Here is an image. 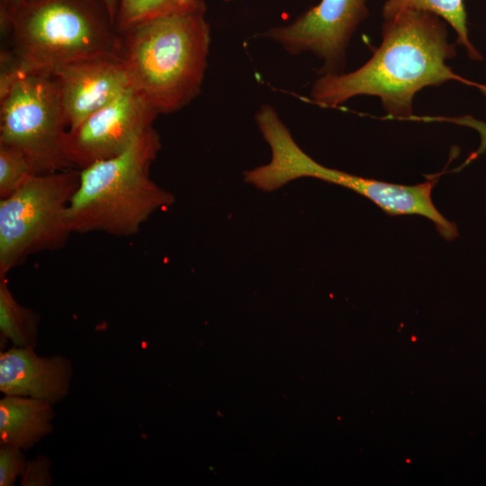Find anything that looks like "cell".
Segmentation results:
<instances>
[{"mask_svg":"<svg viewBox=\"0 0 486 486\" xmlns=\"http://www.w3.org/2000/svg\"><path fill=\"white\" fill-rule=\"evenodd\" d=\"M382 39L371 58L357 69L320 76L311 86L310 100L331 108L357 95L377 96L389 118L409 120L413 98L424 87L453 80L470 84L446 64L456 50L439 16L405 11L383 21Z\"/></svg>","mask_w":486,"mask_h":486,"instance_id":"1","label":"cell"},{"mask_svg":"<svg viewBox=\"0 0 486 486\" xmlns=\"http://www.w3.org/2000/svg\"><path fill=\"white\" fill-rule=\"evenodd\" d=\"M205 13H175L120 33L130 86L158 114L179 111L201 91L211 41Z\"/></svg>","mask_w":486,"mask_h":486,"instance_id":"2","label":"cell"},{"mask_svg":"<svg viewBox=\"0 0 486 486\" xmlns=\"http://www.w3.org/2000/svg\"><path fill=\"white\" fill-rule=\"evenodd\" d=\"M0 21L26 72L50 75L77 60L121 55V34L103 0L0 2Z\"/></svg>","mask_w":486,"mask_h":486,"instance_id":"3","label":"cell"},{"mask_svg":"<svg viewBox=\"0 0 486 486\" xmlns=\"http://www.w3.org/2000/svg\"><path fill=\"white\" fill-rule=\"evenodd\" d=\"M160 148L159 135L152 126L122 153L80 169L68 206L73 233L130 237L155 212L171 205L174 195L149 175Z\"/></svg>","mask_w":486,"mask_h":486,"instance_id":"4","label":"cell"},{"mask_svg":"<svg viewBox=\"0 0 486 486\" xmlns=\"http://www.w3.org/2000/svg\"><path fill=\"white\" fill-rule=\"evenodd\" d=\"M79 183L69 168L33 175L0 200V277L31 255L61 248L73 233L68 206Z\"/></svg>","mask_w":486,"mask_h":486,"instance_id":"5","label":"cell"},{"mask_svg":"<svg viewBox=\"0 0 486 486\" xmlns=\"http://www.w3.org/2000/svg\"><path fill=\"white\" fill-rule=\"evenodd\" d=\"M68 130L50 75L22 70L0 94V144L21 151L35 175L74 168L64 150Z\"/></svg>","mask_w":486,"mask_h":486,"instance_id":"6","label":"cell"},{"mask_svg":"<svg viewBox=\"0 0 486 486\" xmlns=\"http://www.w3.org/2000/svg\"><path fill=\"white\" fill-rule=\"evenodd\" d=\"M367 16V0H321L292 22L263 35L292 55L314 54L323 62L321 75L339 74L350 40Z\"/></svg>","mask_w":486,"mask_h":486,"instance_id":"7","label":"cell"},{"mask_svg":"<svg viewBox=\"0 0 486 486\" xmlns=\"http://www.w3.org/2000/svg\"><path fill=\"white\" fill-rule=\"evenodd\" d=\"M158 114L131 86L97 110L65 135L64 150L74 168L82 169L96 161L126 150Z\"/></svg>","mask_w":486,"mask_h":486,"instance_id":"8","label":"cell"},{"mask_svg":"<svg viewBox=\"0 0 486 486\" xmlns=\"http://www.w3.org/2000/svg\"><path fill=\"white\" fill-rule=\"evenodd\" d=\"M50 76L57 86L68 129L130 87L129 72L121 55L77 60Z\"/></svg>","mask_w":486,"mask_h":486,"instance_id":"9","label":"cell"},{"mask_svg":"<svg viewBox=\"0 0 486 486\" xmlns=\"http://www.w3.org/2000/svg\"><path fill=\"white\" fill-rule=\"evenodd\" d=\"M71 362L63 356L42 357L34 347L14 346L0 353V392L32 397L51 404L69 392Z\"/></svg>","mask_w":486,"mask_h":486,"instance_id":"10","label":"cell"},{"mask_svg":"<svg viewBox=\"0 0 486 486\" xmlns=\"http://www.w3.org/2000/svg\"><path fill=\"white\" fill-rule=\"evenodd\" d=\"M53 404L24 396L4 395L0 400V442L22 450L51 433Z\"/></svg>","mask_w":486,"mask_h":486,"instance_id":"11","label":"cell"},{"mask_svg":"<svg viewBox=\"0 0 486 486\" xmlns=\"http://www.w3.org/2000/svg\"><path fill=\"white\" fill-rule=\"evenodd\" d=\"M409 10L428 12L442 18L454 28L456 42L465 48L468 57L476 61L482 59L469 39L464 0H387L382 5V16L386 21Z\"/></svg>","mask_w":486,"mask_h":486,"instance_id":"12","label":"cell"},{"mask_svg":"<svg viewBox=\"0 0 486 486\" xmlns=\"http://www.w3.org/2000/svg\"><path fill=\"white\" fill-rule=\"evenodd\" d=\"M39 323V314L21 305L9 290L5 277H0L1 340H10L18 347H34Z\"/></svg>","mask_w":486,"mask_h":486,"instance_id":"13","label":"cell"},{"mask_svg":"<svg viewBox=\"0 0 486 486\" xmlns=\"http://www.w3.org/2000/svg\"><path fill=\"white\" fill-rule=\"evenodd\" d=\"M202 6L203 0H119L115 24L121 33L160 16Z\"/></svg>","mask_w":486,"mask_h":486,"instance_id":"14","label":"cell"},{"mask_svg":"<svg viewBox=\"0 0 486 486\" xmlns=\"http://www.w3.org/2000/svg\"><path fill=\"white\" fill-rule=\"evenodd\" d=\"M35 175L26 157L18 149L0 144V197L17 191Z\"/></svg>","mask_w":486,"mask_h":486,"instance_id":"15","label":"cell"},{"mask_svg":"<svg viewBox=\"0 0 486 486\" xmlns=\"http://www.w3.org/2000/svg\"><path fill=\"white\" fill-rule=\"evenodd\" d=\"M23 450L15 446L1 444L0 446V486H13L21 477L25 464Z\"/></svg>","mask_w":486,"mask_h":486,"instance_id":"16","label":"cell"},{"mask_svg":"<svg viewBox=\"0 0 486 486\" xmlns=\"http://www.w3.org/2000/svg\"><path fill=\"white\" fill-rule=\"evenodd\" d=\"M417 121L425 122H449L460 126H465L476 130L480 136V145L476 151H474L466 160L464 165L475 159L478 156L486 150V122L478 120L471 115L462 116H417Z\"/></svg>","mask_w":486,"mask_h":486,"instance_id":"17","label":"cell"},{"mask_svg":"<svg viewBox=\"0 0 486 486\" xmlns=\"http://www.w3.org/2000/svg\"><path fill=\"white\" fill-rule=\"evenodd\" d=\"M50 461L44 455H39L26 462L21 475L22 486H50Z\"/></svg>","mask_w":486,"mask_h":486,"instance_id":"18","label":"cell"},{"mask_svg":"<svg viewBox=\"0 0 486 486\" xmlns=\"http://www.w3.org/2000/svg\"><path fill=\"white\" fill-rule=\"evenodd\" d=\"M108 12H109V14L111 16V18L112 19V21L114 22V23L116 22V15H117V11H118V3H119V0H103ZM116 25V24H115Z\"/></svg>","mask_w":486,"mask_h":486,"instance_id":"19","label":"cell"},{"mask_svg":"<svg viewBox=\"0 0 486 486\" xmlns=\"http://www.w3.org/2000/svg\"><path fill=\"white\" fill-rule=\"evenodd\" d=\"M10 1H15V0H0V2H10Z\"/></svg>","mask_w":486,"mask_h":486,"instance_id":"20","label":"cell"}]
</instances>
